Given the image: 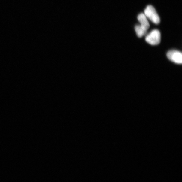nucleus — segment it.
<instances>
[{"instance_id":"3","label":"nucleus","mask_w":182,"mask_h":182,"mask_svg":"<svg viewBox=\"0 0 182 182\" xmlns=\"http://www.w3.org/2000/svg\"><path fill=\"white\" fill-rule=\"evenodd\" d=\"M168 59L173 62L178 64L182 63V54L181 52L176 50H171L167 54Z\"/></svg>"},{"instance_id":"4","label":"nucleus","mask_w":182,"mask_h":182,"mask_svg":"<svg viewBox=\"0 0 182 182\" xmlns=\"http://www.w3.org/2000/svg\"><path fill=\"white\" fill-rule=\"evenodd\" d=\"M137 19L140 23V26L142 28L147 31L150 28V25L147 17L143 13L140 14L138 16Z\"/></svg>"},{"instance_id":"5","label":"nucleus","mask_w":182,"mask_h":182,"mask_svg":"<svg viewBox=\"0 0 182 182\" xmlns=\"http://www.w3.org/2000/svg\"><path fill=\"white\" fill-rule=\"evenodd\" d=\"M135 31L137 36L141 38L147 34V31L142 28L140 25H137L135 27Z\"/></svg>"},{"instance_id":"1","label":"nucleus","mask_w":182,"mask_h":182,"mask_svg":"<svg viewBox=\"0 0 182 182\" xmlns=\"http://www.w3.org/2000/svg\"><path fill=\"white\" fill-rule=\"evenodd\" d=\"M161 40V33L158 29L152 30L149 34L146 35L145 41L151 45H158L160 43Z\"/></svg>"},{"instance_id":"2","label":"nucleus","mask_w":182,"mask_h":182,"mask_svg":"<svg viewBox=\"0 0 182 182\" xmlns=\"http://www.w3.org/2000/svg\"><path fill=\"white\" fill-rule=\"evenodd\" d=\"M144 15L147 18L154 24H158L160 22V19L156 11L153 6L149 5L144 10Z\"/></svg>"}]
</instances>
